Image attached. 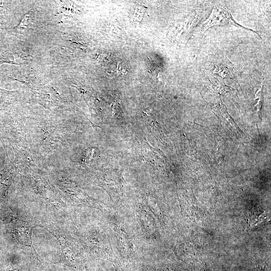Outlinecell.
I'll list each match as a JSON object with an SVG mask.
<instances>
[{
  "mask_svg": "<svg viewBox=\"0 0 271 271\" xmlns=\"http://www.w3.org/2000/svg\"><path fill=\"white\" fill-rule=\"evenodd\" d=\"M19 52H7L2 58L1 62L13 64H20L26 61L27 56Z\"/></svg>",
  "mask_w": 271,
  "mask_h": 271,
  "instance_id": "2",
  "label": "cell"
},
{
  "mask_svg": "<svg viewBox=\"0 0 271 271\" xmlns=\"http://www.w3.org/2000/svg\"><path fill=\"white\" fill-rule=\"evenodd\" d=\"M30 13H28L23 17V19L21 21L20 23L18 25V28L22 29L24 26H27L29 23V18H30Z\"/></svg>",
  "mask_w": 271,
  "mask_h": 271,
  "instance_id": "3",
  "label": "cell"
},
{
  "mask_svg": "<svg viewBox=\"0 0 271 271\" xmlns=\"http://www.w3.org/2000/svg\"><path fill=\"white\" fill-rule=\"evenodd\" d=\"M232 25L239 28L249 30L237 24L233 19L230 13L221 7H215L213 9L209 18L202 25V30L205 31L214 26Z\"/></svg>",
  "mask_w": 271,
  "mask_h": 271,
  "instance_id": "1",
  "label": "cell"
}]
</instances>
